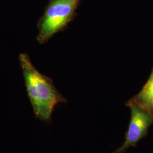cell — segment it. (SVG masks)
I'll return each instance as SVG.
<instances>
[{"instance_id": "7a4b0ae2", "label": "cell", "mask_w": 153, "mask_h": 153, "mask_svg": "<svg viewBox=\"0 0 153 153\" xmlns=\"http://www.w3.org/2000/svg\"><path fill=\"white\" fill-rule=\"evenodd\" d=\"M81 0H49L44 13L37 23L36 40L47 43L55 34L64 30L76 16Z\"/></svg>"}, {"instance_id": "6da1fadb", "label": "cell", "mask_w": 153, "mask_h": 153, "mask_svg": "<svg viewBox=\"0 0 153 153\" xmlns=\"http://www.w3.org/2000/svg\"><path fill=\"white\" fill-rule=\"evenodd\" d=\"M19 61L28 97L35 117L44 122H49L55 106L66 103L67 99L55 87L52 79L35 67L27 54L21 53Z\"/></svg>"}, {"instance_id": "277c9868", "label": "cell", "mask_w": 153, "mask_h": 153, "mask_svg": "<svg viewBox=\"0 0 153 153\" xmlns=\"http://www.w3.org/2000/svg\"><path fill=\"white\" fill-rule=\"evenodd\" d=\"M126 103L138 104L153 114V68L141 91Z\"/></svg>"}, {"instance_id": "3957f363", "label": "cell", "mask_w": 153, "mask_h": 153, "mask_svg": "<svg viewBox=\"0 0 153 153\" xmlns=\"http://www.w3.org/2000/svg\"><path fill=\"white\" fill-rule=\"evenodd\" d=\"M131 109V117L126 140L120 148L111 153H123L131 147H136L137 143L148 134L153 124V114L135 103H126Z\"/></svg>"}]
</instances>
